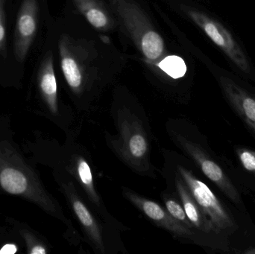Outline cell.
Here are the masks:
<instances>
[{
  "mask_svg": "<svg viewBox=\"0 0 255 254\" xmlns=\"http://www.w3.org/2000/svg\"><path fill=\"white\" fill-rule=\"evenodd\" d=\"M159 68L174 79H180L187 73V65L182 58L176 55H169L160 61Z\"/></svg>",
  "mask_w": 255,
  "mask_h": 254,
  "instance_id": "9a60e30c",
  "label": "cell"
},
{
  "mask_svg": "<svg viewBox=\"0 0 255 254\" xmlns=\"http://www.w3.org/2000/svg\"><path fill=\"white\" fill-rule=\"evenodd\" d=\"M76 174L91 199L98 204L99 197L94 187L92 171L89 164L82 157L76 160Z\"/></svg>",
  "mask_w": 255,
  "mask_h": 254,
  "instance_id": "4fadbf2b",
  "label": "cell"
},
{
  "mask_svg": "<svg viewBox=\"0 0 255 254\" xmlns=\"http://www.w3.org/2000/svg\"><path fill=\"white\" fill-rule=\"evenodd\" d=\"M37 8L36 0H22L16 17L14 34L16 59L22 62L31 47L37 32Z\"/></svg>",
  "mask_w": 255,
  "mask_h": 254,
  "instance_id": "5b68a950",
  "label": "cell"
},
{
  "mask_svg": "<svg viewBox=\"0 0 255 254\" xmlns=\"http://www.w3.org/2000/svg\"><path fill=\"white\" fill-rule=\"evenodd\" d=\"M61 68L70 87L77 89L82 85V77L76 61L67 55L64 48L61 46Z\"/></svg>",
  "mask_w": 255,
  "mask_h": 254,
  "instance_id": "7c38bea8",
  "label": "cell"
},
{
  "mask_svg": "<svg viewBox=\"0 0 255 254\" xmlns=\"http://www.w3.org/2000/svg\"><path fill=\"white\" fill-rule=\"evenodd\" d=\"M178 171L202 212L211 221L214 232L217 234H233L238 229L235 218L226 210L215 194L190 170L178 167Z\"/></svg>",
  "mask_w": 255,
  "mask_h": 254,
  "instance_id": "7a4b0ae2",
  "label": "cell"
},
{
  "mask_svg": "<svg viewBox=\"0 0 255 254\" xmlns=\"http://www.w3.org/2000/svg\"><path fill=\"white\" fill-rule=\"evenodd\" d=\"M190 15L205 34L223 51L240 70L247 74H251L252 65L248 58L239 43L224 26L203 13L193 11Z\"/></svg>",
  "mask_w": 255,
  "mask_h": 254,
  "instance_id": "3957f363",
  "label": "cell"
},
{
  "mask_svg": "<svg viewBox=\"0 0 255 254\" xmlns=\"http://www.w3.org/2000/svg\"><path fill=\"white\" fill-rule=\"evenodd\" d=\"M165 205L168 213L178 222H181L182 225H185L190 229H193L194 227L192 225L191 222L187 218V214L184 211V207L181 204H178L175 200L168 198L165 200Z\"/></svg>",
  "mask_w": 255,
  "mask_h": 254,
  "instance_id": "e0dca14e",
  "label": "cell"
},
{
  "mask_svg": "<svg viewBox=\"0 0 255 254\" xmlns=\"http://www.w3.org/2000/svg\"><path fill=\"white\" fill-rule=\"evenodd\" d=\"M19 234L25 241L27 253L29 254H46L48 253L46 245L32 231L28 229L19 230Z\"/></svg>",
  "mask_w": 255,
  "mask_h": 254,
  "instance_id": "2e32d148",
  "label": "cell"
},
{
  "mask_svg": "<svg viewBox=\"0 0 255 254\" xmlns=\"http://www.w3.org/2000/svg\"><path fill=\"white\" fill-rule=\"evenodd\" d=\"M220 82L228 102L255 137V94L227 76Z\"/></svg>",
  "mask_w": 255,
  "mask_h": 254,
  "instance_id": "8992f818",
  "label": "cell"
},
{
  "mask_svg": "<svg viewBox=\"0 0 255 254\" xmlns=\"http://www.w3.org/2000/svg\"><path fill=\"white\" fill-rule=\"evenodd\" d=\"M126 131V151L128 158L136 161L145 159L148 151V142L145 134L138 126L131 131H127V129Z\"/></svg>",
  "mask_w": 255,
  "mask_h": 254,
  "instance_id": "8fae6325",
  "label": "cell"
},
{
  "mask_svg": "<svg viewBox=\"0 0 255 254\" xmlns=\"http://www.w3.org/2000/svg\"><path fill=\"white\" fill-rule=\"evenodd\" d=\"M0 186L7 193L34 203L49 214L61 219V213L37 173L6 141L0 142Z\"/></svg>",
  "mask_w": 255,
  "mask_h": 254,
  "instance_id": "6da1fadb",
  "label": "cell"
},
{
  "mask_svg": "<svg viewBox=\"0 0 255 254\" xmlns=\"http://www.w3.org/2000/svg\"><path fill=\"white\" fill-rule=\"evenodd\" d=\"M69 199H70L72 208H73L76 217L78 218L79 222L85 228L87 234L89 236L93 243L100 250L103 251V240H102V236L100 229H99L98 225L88 207L82 202V200L79 199L75 194L70 193L69 195Z\"/></svg>",
  "mask_w": 255,
  "mask_h": 254,
  "instance_id": "30bf717a",
  "label": "cell"
},
{
  "mask_svg": "<svg viewBox=\"0 0 255 254\" xmlns=\"http://www.w3.org/2000/svg\"><path fill=\"white\" fill-rule=\"evenodd\" d=\"M243 167L250 172L255 174V152L246 148H238L236 150Z\"/></svg>",
  "mask_w": 255,
  "mask_h": 254,
  "instance_id": "ac0fdd59",
  "label": "cell"
},
{
  "mask_svg": "<svg viewBox=\"0 0 255 254\" xmlns=\"http://www.w3.org/2000/svg\"><path fill=\"white\" fill-rule=\"evenodd\" d=\"M6 40V28L4 24V10H3L2 0H0V55L4 47Z\"/></svg>",
  "mask_w": 255,
  "mask_h": 254,
  "instance_id": "ffe728a7",
  "label": "cell"
},
{
  "mask_svg": "<svg viewBox=\"0 0 255 254\" xmlns=\"http://www.w3.org/2000/svg\"><path fill=\"white\" fill-rule=\"evenodd\" d=\"M181 147L190 155L205 175L213 182L229 199L237 205L242 204V198L238 189L223 169L209 155L195 143L178 136L177 137Z\"/></svg>",
  "mask_w": 255,
  "mask_h": 254,
  "instance_id": "277c9868",
  "label": "cell"
},
{
  "mask_svg": "<svg viewBox=\"0 0 255 254\" xmlns=\"http://www.w3.org/2000/svg\"><path fill=\"white\" fill-rule=\"evenodd\" d=\"M244 254H255V248H251L249 249L248 250L245 251Z\"/></svg>",
  "mask_w": 255,
  "mask_h": 254,
  "instance_id": "44dd1931",
  "label": "cell"
},
{
  "mask_svg": "<svg viewBox=\"0 0 255 254\" xmlns=\"http://www.w3.org/2000/svg\"><path fill=\"white\" fill-rule=\"evenodd\" d=\"M38 86L40 93L51 113H58V87L51 55L46 57L38 73Z\"/></svg>",
  "mask_w": 255,
  "mask_h": 254,
  "instance_id": "9c48e42d",
  "label": "cell"
},
{
  "mask_svg": "<svg viewBox=\"0 0 255 254\" xmlns=\"http://www.w3.org/2000/svg\"><path fill=\"white\" fill-rule=\"evenodd\" d=\"M175 185L184 211L193 227L206 234L214 232L211 221L202 212V209L190 193L182 179L177 178Z\"/></svg>",
  "mask_w": 255,
  "mask_h": 254,
  "instance_id": "ba28073f",
  "label": "cell"
},
{
  "mask_svg": "<svg viewBox=\"0 0 255 254\" xmlns=\"http://www.w3.org/2000/svg\"><path fill=\"white\" fill-rule=\"evenodd\" d=\"M86 16L90 23L96 28H103L107 24V17L98 9H91L87 12Z\"/></svg>",
  "mask_w": 255,
  "mask_h": 254,
  "instance_id": "d6986e66",
  "label": "cell"
},
{
  "mask_svg": "<svg viewBox=\"0 0 255 254\" xmlns=\"http://www.w3.org/2000/svg\"><path fill=\"white\" fill-rule=\"evenodd\" d=\"M142 49L147 58L157 59L163 50V41L161 37L155 31H148L142 37Z\"/></svg>",
  "mask_w": 255,
  "mask_h": 254,
  "instance_id": "5bb4252c",
  "label": "cell"
},
{
  "mask_svg": "<svg viewBox=\"0 0 255 254\" xmlns=\"http://www.w3.org/2000/svg\"><path fill=\"white\" fill-rule=\"evenodd\" d=\"M126 196L129 201L136 206L147 217L149 218L156 225L164 228L166 231L183 237H190L193 235V230L182 225L174 219L167 210H165L158 204L146 198L139 196L136 193L127 191Z\"/></svg>",
  "mask_w": 255,
  "mask_h": 254,
  "instance_id": "52a82bcc",
  "label": "cell"
}]
</instances>
